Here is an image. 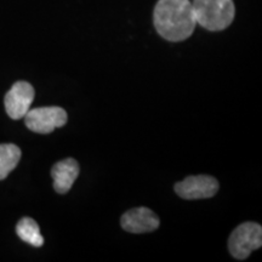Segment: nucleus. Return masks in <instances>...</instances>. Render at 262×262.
I'll list each match as a JSON object with an SVG mask.
<instances>
[{"label": "nucleus", "instance_id": "obj_1", "mask_svg": "<svg viewBox=\"0 0 262 262\" xmlns=\"http://www.w3.org/2000/svg\"><path fill=\"white\" fill-rule=\"evenodd\" d=\"M153 19L160 37L169 41H182L189 38L196 25L189 0H159Z\"/></svg>", "mask_w": 262, "mask_h": 262}, {"label": "nucleus", "instance_id": "obj_2", "mask_svg": "<svg viewBox=\"0 0 262 262\" xmlns=\"http://www.w3.org/2000/svg\"><path fill=\"white\" fill-rule=\"evenodd\" d=\"M192 6L196 24L208 31H222L233 22V0H193Z\"/></svg>", "mask_w": 262, "mask_h": 262}, {"label": "nucleus", "instance_id": "obj_3", "mask_svg": "<svg viewBox=\"0 0 262 262\" xmlns=\"http://www.w3.org/2000/svg\"><path fill=\"white\" fill-rule=\"evenodd\" d=\"M262 228L256 222H245L232 232L228 239V249L237 260H245L251 251L261 248Z\"/></svg>", "mask_w": 262, "mask_h": 262}, {"label": "nucleus", "instance_id": "obj_4", "mask_svg": "<svg viewBox=\"0 0 262 262\" xmlns=\"http://www.w3.org/2000/svg\"><path fill=\"white\" fill-rule=\"evenodd\" d=\"M24 118L26 126L37 134H50L57 127L66 125L68 119L63 108L56 106L29 110Z\"/></svg>", "mask_w": 262, "mask_h": 262}, {"label": "nucleus", "instance_id": "obj_5", "mask_svg": "<svg viewBox=\"0 0 262 262\" xmlns=\"http://www.w3.org/2000/svg\"><path fill=\"white\" fill-rule=\"evenodd\" d=\"M34 88L27 81H16L5 95L4 104L8 116L14 120L22 119L34 101Z\"/></svg>", "mask_w": 262, "mask_h": 262}, {"label": "nucleus", "instance_id": "obj_6", "mask_svg": "<svg viewBox=\"0 0 262 262\" xmlns=\"http://www.w3.org/2000/svg\"><path fill=\"white\" fill-rule=\"evenodd\" d=\"M219 191L217 180L208 175L188 176L175 185V192L182 199L194 201L214 196Z\"/></svg>", "mask_w": 262, "mask_h": 262}, {"label": "nucleus", "instance_id": "obj_7", "mask_svg": "<svg viewBox=\"0 0 262 262\" xmlns=\"http://www.w3.org/2000/svg\"><path fill=\"white\" fill-rule=\"evenodd\" d=\"M120 225L130 233H148L159 227L160 221L156 212L142 206L127 210L120 219Z\"/></svg>", "mask_w": 262, "mask_h": 262}, {"label": "nucleus", "instance_id": "obj_8", "mask_svg": "<svg viewBox=\"0 0 262 262\" xmlns=\"http://www.w3.org/2000/svg\"><path fill=\"white\" fill-rule=\"evenodd\" d=\"M79 164L73 158H67L55 164L51 169V176L54 179V188L60 194L70 192L75 180L79 176Z\"/></svg>", "mask_w": 262, "mask_h": 262}, {"label": "nucleus", "instance_id": "obj_9", "mask_svg": "<svg viewBox=\"0 0 262 262\" xmlns=\"http://www.w3.org/2000/svg\"><path fill=\"white\" fill-rule=\"evenodd\" d=\"M21 149L14 143L0 145V180H5L21 159Z\"/></svg>", "mask_w": 262, "mask_h": 262}, {"label": "nucleus", "instance_id": "obj_10", "mask_svg": "<svg viewBox=\"0 0 262 262\" xmlns=\"http://www.w3.org/2000/svg\"><path fill=\"white\" fill-rule=\"evenodd\" d=\"M16 233H17L19 239H22L34 248H40L44 244V238L40 233L39 226L31 217H24L18 221L17 226H16Z\"/></svg>", "mask_w": 262, "mask_h": 262}]
</instances>
